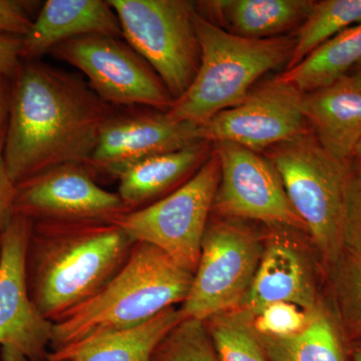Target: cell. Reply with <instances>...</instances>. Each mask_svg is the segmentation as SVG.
<instances>
[{"label":"cell","mask_w":361,"mask_h":361,"mask_svg":"<svg viewBox=\"0 0 361 361\" xmlns=\"http://www.w3.org/2000/svg\"><path fill=\"white\" fill-rule=\"evenodd\" d=\"M114 110L84 78L40 59L11 80L4 160L16 185L66 163L89 161Z\"/></svg>","instance_id":"obj_1"},{"label":"cell","mask_w":361,"mask_h":361,"mask_svg":"<svg viewBox=\"0 0 361 361\" xmlns=\"http://www.w3.org/2000/svg\"><path fill=\"white\" fill-rule=\"evenodd\" d=\"M135 242L114 222H33L26 277L30 298L52 323L92 298Z\"/></svg>","instance_id":"obj_2"},{"label":"cell","mask_w":361,"mask_h":361,"mask_svg":"<svg viewBox=\"0 0 361 361\" xmlns=\"http://www.w3.org/2000/svg\"><path fill=\"white\" fill-rule=\"evenodd\" d=\"M193 273L149 244L135 242L121 269L92 298L54 323L49 353L132 329L183 303Z\"/></svg>","instance_id":"obj_3"},{"label":"cell","mask_w":361,"mask_h":361,"mask_svg":"<svg viewBox=\"0 0 361 361\" xmlns=\"http://www.w3.org/2000/svg\"><path fill=\"white\" fill-rule=\"evenodd\" d=\"M200 66L193 82L175 99L168 116L177 122L202 126L221 111L238 106L256 82L287 66L295 37L254 39L239 37L195 14Z\"/></svg>","instance_id":"obj_4"},{"label":"cell","mask_w":361,"mask_h":361,"mask_svg":"<svg viewBox=\"0 0 361 361\" xmlns=\"http://www.w3.org/2000/svg\"><path fill=\"white\" fill-rule=\"evenodd\" d=\"M266 152L326 273L344 248L346 201L355 176L351 161L329 153L311 130Z\"/></svg>","instance_id":"obj_5"},{"label":"cell","mask_w":361,"mask_h":361,"mask_svg":"<svg viewBox=\"0 0 361 361\" xmlns=\"http://www.w3.org/2000/svg\"><path fill=\"white\" fill-rule=\"evenodd\" d=\"M123 39L152 66L177 99L200 66L195 2L187 0H108Z\"/></svg>","instance_id":"obj_6"},{"label":"cell","mask_w":361,"mask_h":361,"mask_svg":"<svg viewBox=\"0 0 361 361\" xmlns=\"http://www.w3.org/2000/svg\"><path fill=\"white\" fill-rule=\"evenodd\" d=\"M220 177L219 159L213 149L182 186L151 205L123 214L114 223L133 241L157 247L194 274Z\"/></svg>","instance_id":"obj_7"},{"label":"cell","mask_w":361,"mask_h":361,"mask_svg":"<svg viewBox=\"0 0 361 361\" xmlns=\"http://www.w3.org/2000/svg\"><path fill=\"white\" fill-rule=\"evenodd\" d=\"M264 247L249 228L210 218L191 288L180 307L184 318L204 322L217 313L238 307Z\"/></svg>","instance_id":"obj_8"},{"label":"cell","mask_w":361,"mask_h":361,"mask_svg":"<svg viewBox=\"0 0 361 361\" xmlns=\"http://www.w3.org/2000/svg\"><path fill=\"white\" fill-rule=\"evenodd\" d=\"M78 68L104 103L168 111L175 99L152 66L123 37L87 35L49 52Z\"/></svg>","instance_id":"obj_9"},{"label":"cell","mask_w":361,"mask_h":361,"mask_svg":"<svg viewBox=\"0 0 361 361\" xmlns=\"http://www.w3.org/2000/svg\"><path fill=\"white\" fill-rule=\"evenodd\" d=\"M212 145L221 168L212 213L306 231L267 157L232 142Z\"/></svg>","instance_id":"obj_10"},{"label":"cell","mask_w":361,"mask_h":361,"mask_svg":"<svg viewBox=\"0 0 361 361\" xmlns=\"http://www.w3.org/2000/svg\"><path fill=\"white\" fill-rule=\"evenodd\" d=\"M32 221L16 214L2 232L0 263V348L4 361H47L54 323L37 310L26 277Z\"/></svg>","instance_id":"obj_11"},{"label":"cell","mask_w":361,"mask_h":361,"mask_svg":"<svg viewBox=\"0 0 361 361\" xmlns=\"http://www.w3.org/2000/svg\"><path fill=\"white\" fill-rule=\"evenodd\" d=\"M303 96L293 85L274 78L252 90L238 106L214 116L200 128L202 141L232 142L259 153L310 130Z\"/></svg>","instance_id":"obj_12"},{"label":"cell","mask_w":361,"mask_h":361,"mask_svg":"<svg viewBox=\"0 0 361 361\" xmlns=\"http://www.w3.org/2000/svg\"><path fill=\"white\" fill-rule=\"evenodd\" d=\"M14 210L33 222H115L128 212L84 163L63 164L16 185Z\"/></svg>","instance_id":"obj_13"},{"label":"cell","mask_w":361,"mask_h":361,"mask_svg":"<svg viewBox=\"0 0 361 361\" xmlns=\"http://www.w3.org/2000/svg\"><path fill=\"white\" fill-rule=\"evenodd\" d=\"M200 128L172 120L167 111H114L102 128L87 167L94 174L116 178L137 161L202 142Z\"/></svg>","instance_id":"obj_14"},{"label":"cell","mask_w":361,"mask_h":361,"mask_svg":"<svg viewBox=\"0 0 361 361\" xmlns=\"http://www.w3.org/2000/svg\"><path fill=\"white\" fill-rule=\"evenodd\" d=\"M323 301L310 263L289 240L272 235L237 308L254 316L269 304L287 302L312 312Z\"/></svg>","instance_id":"obj_15"},{"label":"cell","mask_w":361,"mask_h":361,"mask_svg":"<svg viewBox=\"0 0 361 361\" xmlns=\"http://www.w3.org/2000/svg\"><path fill=\"white\" fill-rule=\"evenodd\" d=\"M87 35L123 37L120 21L104 0H47L23 37V61L40 59L56 45Z\"/></svg>","instance_id":"obj_16"},{"label":"cell","mask_w":361,"mask_h":361,"mask_svg":"<svg viewBox=\"0 0 361 361\" xmlns=\"http://www.w3.org/2000/svg\"><path fill=\"white\" fill-rule=\"evenodd\" d=\"M303 114L323 148L350 160L361 137V84L346 75L326 87L306 92Z\"/></svg>","instance_id":"obj_17"},{"label":"cell","mask_w":361,"mask_h":361,"mask_svg":"<svg viewBox=\"0 0 361 361\" xmlns=\"http://www.w3.org/2000/svg\"><path fill=\"white\" fill-rule=\"evenodd\" d=\"M213 145L199 142L188 148L149 157L116 177L118 195L130 211L155 203L191 179L210 158Z\"/></svg>","instance_id":"obj_18"},{"label":"cell","mask_w":361,"mask_h":361,"mask_svg":"<svg viewBox=\"0 0 361 361\" xmlns=\"http://www.w3.org/2000/svg\"><path fill=\"white\" fill-rule=\"evenodd\" d=\"M311 0H213L195 2L197 13L219 23L228 32L247 39L282 37L300 27L310 13ZM221 26V27H222Z\"/></svg>","instance_id":"obj_19"},{"label":"cell","mask_w":361,"mask_h":361,"mask_svg":"<svg viewBox=\"0 0 361 361\" xmlns=\"http://www.w3.org/2000/svg\"><path fill=\"white\" fill-rule=\"evenodd\" d=\"M184 319L180 308H167L132 329L108 332L49 353V361H152L160 342Z\"/></svg>","instance_id":"obj_20"},{"label":"cell","mask_w":361,"mask_h":361,"mask_svg":"<svg viewBox=\"0 0 361 361\" xmlns=\"http://www.w3.org/2000/svg\"><path fill=\"white\" fill-rule=\"evenodd\" d=\"M257 336L268 361H353L351 341L325 300L299 334L287 337L257 334Z\"/></svg>","instance_id":"obj_21"},{"label":"cell","mask_w":361,"mask_h":361,"mask_svg":"<svg viewBox=\"0 0 361 361\" xmlns=\"http://www.w3.org/2000/svg\"><path fill=\"white\" fill-rule=\"evenodd\" d=\"M360 63L361 23L339 33L277 78L306 94L348 75Z\"/></svg>","instance_id":"obj_22"},{"label":"cell","mask_w":361,"mask_h":361,"mask_svg":"<svg viewBox=\"0 0 361 361\" xmlns=\"http://www.w3.org/2000/svg\"><path fill=\"white\" fill-rule=\"evenodd\" d=\"M361 23V0H320L313 2L307 18L298 28L286 70L351 26Z\"/></svg>","instance_id":"obj_23"},{"label":"cell","mask_w":361,"mask_h":361,"mask_svg":"<svg viewBox=\"0 0 361 361\" xmlns=\"http://www.w3.org/2000/svg\"><path fill=\"white\" fill-rule=\"evenodd\" d=\"M325 274L330 305L344 334L355 341L361 336V253L344 248Z\"/></svg>","instance_id":"obj_24"},{"label":"cell","mask_w":361,"mask_h":361,"mask_svg":"<svg viewBox=\"0 0 361 361\" xmlns=\"http://www.w3.org/2000/svg\"><path fill=\"white\" fill-rule=\"evenodd\" d=\"M219 361H268L252 316L240 308L211 316L204 322Z\"/></svg>","instance_id":"obj_25"},{"label":"cell","mask_w":361,"mask_h":361,"mask_svg":"<svg viewBox=\"0 0 361 361\" xmlns=\"http://www.w3.org/2000/svg\"><path fill=\"white\" fill-rule=\"evenodd\" d=\"M152 361H219L200 320L184 318L159 344Z\"/></svg>","instance_id":"obj_26"},{"label":"cell","mask_w":361,"mask_h":361,"mask_svg":"<svg viewBox=\"0 0 361 361\" xmlns=\"http://www.w3.org/2000/svg\"><path fill=\"white\" fill-rule=\"evenodd\" d=\"M314 311L310 312L292 303H272L252 316V326L261 336H291L306 329Z\"/></svg>","instance_id":"obj_27"},{"label":"cell","mask_w":361,"mask_h":361,"mask_svg":"<svg viewBox=\"0 0 361 361\" xmlns=\"http://www.w3.org/2000/svg\"><path fill=\"white\" fill-rule=\"evenodd\" d=\"M37 1L0 0V35L23 37L35 21Z\"/></svg>","instance_id":"obj_28"},{"label":"cell","mask_w":361,"mask_h":361,"mask_svg":"<svg viewBox=\"0 0 361 361\" xmlns=\"http://www.w3.org/2000/svg\"><path fill=\"white\" fill-rule=\"evenodd\" d=\"M343 246L348 250L361 253V174L355 173L346 201Z\"/></svg>","instance_id":"obj_29"},{"label":"cell","mask_w":361,"mask_h":361,"mask_svg":"<svg viewBox=\"0 0 361 361\" xmlns=\"http://www.w3.org/2000/svg\"><path fill=\"white\" fill-rule=\"evenodd\" d=\"M4 135L6 129L0 130V233L6 231L16 215V185L9 175L4 160Z\"/></svg>","instance_id":"obj_30"},{"label":"cell","mask_w":361,"mask_h":361,"mask_svg":"<svg viewBox=\"0 0 361 361\" xmlns=\"http://www.w3.org/2000/svg\"><path fill=\"white\" fill-rule=\"evenodd\" d=\"M23 37L0 35V75L13 80L23 63Z\"/></svg>","instance_id":"obj_31"},{"label":"cell","mask_w":361,"mask_h":361,"mask_svg":"<svg viewBox=\"0 0 361 361\" xmlns=\"http://www.w3.org/2000/svg\"><path fill=\"white\" fill-rule=\"evenodd\" d=\"M11 80L0 75V130L6 129L11 104Z\"/></svg>","instance_id":"obj_32"},{"label":"cell","mask_w":361,"mask_h":361,"mask_svg":"<svg viewBox=\"0 0 361 361\" xmlns=\"http://www.w3.org/2000/svg\"><path fill=\"white\" fill-rule=\"evenodd\" d=\"M351 165L355 174H361V137L351 156Z\"/></svg>","instance_id":"obj_33"},{"label":"cell","mask_w":361,"mask_h":361,"mask_svg":"<svg viewBox=\"0 0 361 361\" xmlns=\"http://www.w3.org/2000/svg\"><path fill=\"white\" fill-rule=\"evenodd\" d=\"M353 361H361V336L351 341Z\"/></svg>","instance_id":"obj_34"},{"label":"cell","mask_w":361,"mask_h":361,"mask_svg":"<svg viewBox=\"0 0 361 361\" xmlns=\"http://www.w3.org/2000/svg\"><path fill=\"white\" fill-rule=\"evenodd\" d=\"M348 75H353V77H355L361 84V63L360 65L356 66L355 68L348 73Z\"/></svg>","instance_id":"obj_35"},{"label":"cell","mask_w":361,"mask_h":361,"mask_svg":"<svg viewBox=\"0 0 361 361\" xmlns=\"http://www.w3.org/2000/svg\"><path fill=\"white\" fill-rule=\"evenodd\" d=\"M2 247H4V238H2V233H0V263L2 258Z\"/></svg>","instance_id":"obj_36"},{"label":"cell","mask_w":361,"mask_h":361,"mask_svg":"<svg viewBox=\"0 0 361 361\" xmlns=\"http://www.w3.org/2000/svg\"><path fill=\"white\" fill-rule=\"evenodd\" d=\"M47 361H49V360H47Z\"/></svg>","instance_id":"obj_37"}]
</instances>
